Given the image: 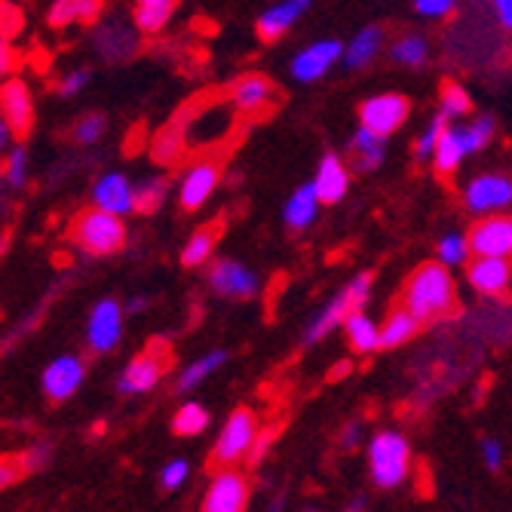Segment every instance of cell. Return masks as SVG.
<instances>
[{
  "label": "cell",
  "mask_w": 512,
  "mask_h": 512,
  "mask_svg": "<svg viewBox=\"0 0 512 512\" xmlns=\"http://www.w3.org/2000/svg\"><path fill=\"white\" fill-rule=\"evenodd\" d=\"M454 279L448 273V264H421L405 283L402 304L421 319V322H436L454 310Z\"/></svg>",
  "instance_id": "obj_1"
},
{
  "label": "cell",
  "mask_w": 512,
  "mask_h": 512,
  "mask_svg": "<svg viewBox=\"0 0 512 512\" xmlns=\"http://www.w3.org/2000/svg\"><path fill=\"white\" fill-rule=\"evenodd\" d=\"M71 240L86 252V255H111L117 249H123L126 243V224L120 221V215L108 212V209H83L74 221H71Z\"/></svg>",
  "instance_id": "obj_2"
},
{
  "label": "cell",
  "mask_w": 512,
  "mask_h": 512,
  "mask_svg": "<svg viewBox=\"0 0 512 512\" xmlns=\"http://www.w3.org/2000/svg\"><path fill=\"white\" fill-rule=\"evenodd\" d=\"M368 467H371V479H375L378 488L393 491L408 479V467H411V445L402 433H378L368 445Z\"/></svg>",
  "instance_id": "obj_3"
},
{
  "label": "cell",
  "mask_w": 512,
  "mask_h": 512,
  "mask_svg": "<svg viewBox=\"0 0 512 512\" xmlns=\"http://www.w3.org/2000/svg\"><path fill=\"white\" fill-rule=\"evenodd\" d=\"M368 295H371V273H359L356 279H350V283L307 322L304 344H316V341H322L329 332H335L338 325L347 322L350 313L362 310V304L368 301Z\"/></svg>",
  "instance_id": "obj_4"
},
{
  "label": "cell",
  "mask_w": 512,
  "mask_h": 512,
  "mask_svg": "<svg viewBox=\"0 0 512 512\" xmlns=\"http://www.w3.org/2000/svg\"><path fill=\"white\" fill-rule=\"evenodd\" d=\"M255 439H258V417H255V411L237 408L234 414L227 417V424H224V430H221V436H218V442L212 448L209 463H212V467H218V470L234 467V463L249 457Z\"/></svg>",
  "instance_id": "obj_5"
},
{
  "label": "cell",
  "mask_w": 512,
  "mask_h": 512,
  "mask_svg": "<svg viewBox=\"0 0 512 512\" xmlns=\"http://www.w3.org/2000/svg\"><path fill=\"white\" fill-rule=\"evenodd\" d=\"M172 365V350L166 341H151V347L145 353H138L135 359H129V365L123 368V375L117 381V390L123 396H138L148 393L160 384L163 371H169Z\"/></svg>",
  "instance_id": "obj_6"
},
{
  "label": "cell",
  "mask_w": 512,
  "mask_h": 512,
  "mask_svg": "<svg viewBox=\"0 0 512 512\" xmlns=\"http://www.w3.org/2000/svg\"><path fill=\"white\" fill-rule=\"evenodd\" d=\"M249 479L234 470V467H227L221 473H215L206 497H203V512H246L249 506Z\"/></svg>",
  "instance_id": "obj_7"
},
{
  "label": "cell",
  "mask_w": 512,
  "mask_h": 512,
  "mask_svg": "<svg viewBox=\"0 0 512 512\" xmlns=\"http://www.w3.org/2000/svg\"><path fill=\"white\" fill-rule=\"evenodd\" d=\"M230 108L243 117H261L276 105V86L261 74H246L230 86Z\"/></svg>",
  "instance_id": "obj_8"
},
{
  "label": "cell",
  "mask_w": 512,
  "mask_h": 512,
  "mask_svg": "<svg viewBox=\"0 0 512 512\" xmlns=\"http://www.w3.org/2000/svg\"><path fill=\"white\" fill-rule=\"evenodd\" d=\"M408 111L411 108H408L405 96H399V92H387V96H375L359 108V123L387 138L390 132H396L408 120Z\"/></svg>",
  "instance_id": "obj_9"
},
{
  "label": "cell",
  "mask_w": 512,
  "mask_h": 512,
  "mask_svg": "<svg viewBox=\"0 0 512 512\" xmlns=\"http://www.w3.org/2000/svg\"><path fill=\"white\" fill-rule=\"evenodd\" d=\"M120 338H123V307L114 298H105L89 316L86 341L96 353H108L120 344Z\"/></svg>",
  "instance_id": "obj_10"
},
{
  "label": "cell",
  "mask_w": 512,
  "mask_h": 512,
  "mask_svg": "<svg viewBox=\"0 0 512 512\" xmlns=\"http://www.w3.org/2000/svg\"><path fill=\"white\" fill-rule=\"evenodd\" d=\"M463 203H467V209L476 215H488V212L509 206L512 203V178H503V175L473 178L467 184V191H463Z\"/></svg>",
  "instance_id": "obj_11"
},
{
  "label": "cell",
  "mask_w": 512,
  "mask_h": 512,
  "mask_svg": "<svg viewBox=\"0 0 512 512\" xmlns=\"http://www.w3.org/2000/svg\"><path fill=\"white\" fill-rule=\"evenodd\" d=\"M83 378H86V365L80 356H59L43 371V393L53 402H65L80 390Z\"/></svg>",
  "instance_id": "obj_12"
},
{
  "label": "cell",
  "mask_w": 512,
  "mask_h": 512,
  "mask_svg": "<svg viewBox=\"0 0 512 512\" xmlns=\"http://www.w3.org/2000/svg\"><path fill=\"white\" fill-rule=\"evenodd\" d=\"M470 249L476 255L509 258L512 255V218L509 215H494V218H482L479 224H473Z\"/></svg>",
  "instance_id": "obj_13"
},
{
  "label": "cell",
  "mask_w": 512,
  "mask_h": 512,
  "mask_svg": "<svg viewBox=\"0 0 512 512\" xmlns=\"http://www.w3.org/2000/svg\"><path fill=\"white\" fill-rule=\"evenodd\" d=\"M209 283H212V289L218 292V295H224V298H252L255 292H258V279H255V273L246 267V264H240V261H230V258H224V261H215V267L209 270Z\"/></svg>",
  "instance_id": "obj_14"
},
{
  "label": "cell",
  "mask_w": 512,
  "mask_h": 512,
  "mask_svg": "<svg viewBox=\"0 0 512 512\" xmlns=\"http://www.w3.org/2000/svg\"><path fill=\"white\" fill-rule=\"evenodd\" d=\"M221 178V160H200L194 163L181 178V209L184 212H194L200 209L209 194L215 191V184Z\"/></svg>",
  "instance_id": "obj_15"
},
{
  "label": "cell",
  "mask_w": 512,
  "mask_h": 512,
  "mask_svg": "<svg viewBox=\"0 0 512 512\" xmlns=\"http://www.w3.org/2000/svg\"><path fill=\"white\" fill-rule=\"evenodd\" d=\"M467 279L479 295H503L512 283V264L494 255H476L467 264Z\"/></svg>",
  "instance_id": "obj_16"
},
{
  "label": "cell",
  "mask_w": 512,
  "mask_h": 512,
  "mask_svg": "<svg viewBox=\"0 0 512 512\" xmlns=\"http://www.w3.org/2000/svg\"><path fill=\"white\" fill-rule=\"evenodd\" d=\"M338 59H344V46L338 40H319V43L307 46V50H301L292 59V77L301 80V83L319 80Z\"/></svg>",
  "instance_id": "obj_17"
},
{
  "label": "cell",
  "mask_w": 512,
  "mask_h": 512,
  "mask_svg": "<svg viewBox=\"0 0 512 512\" xmlns=\"http://www.w3.org/2000/svg\"><path fill=\"white\" fill-rule=\"evenodd\" d=\"M0 102H4V120L13 126V132L19 138H25L34 126V99H31V89L10 77L4 83V92H0Z\"/></svg>",
  "instance_id": "obj_18"
},
{
  "label": "cell",
  "mask_w": 512,
  "mask_h": 512,
  "mask_svg": "<svg viewBox=\"0 0 512 512\" xmlns=\"http://www.w3.org/2000/svg\"><path fill=\"white\" fill-rule=\"evenodd\" d=\"M92 203H96L99 209H108L114 215H129L135 212V188L129 184L126 175L120 172H108L99 178V184L92 188Z\"/></svg>",
  "instance_id": "obj_19"
},
{
  "label": "cell",
  "mask_w": 512,
  "mask_h": 512,
  "mask_svg": "<svg viewBox=\"0 0 512 512\" xmlns=\"http://www.w3.org/2000/svg\"><path fill=\"white\" fill-rule=\"evenodd\" d=\"M310 7V0H279L276 7H270L261 19H258V37L264 43H273L283 37Z\"/></svg>",
  "instance_id": "obj_20"
},
{
  "label": "cell",
  "mask_w": 512,
  "mask_h": 512,
  "mask_svg": "<svg viewBox=\"0 0 512 512\" xmlns=\"http://www.w3.org/2000/svg\"><path fill=\"white\" fill-rule=\"evenodd\" d=\"M313 184H316L322 203H338V200H344V194L350 188V172H347L344 160L338 154H325L319 160V169H316V181Z\"/></svg>",
  "instance_id": "obj_21"
},
{
  "label": "cell",
  "mask_w": 512,
  "mask_h": 512,
  "mask_svg": "<svg viewBox=\"0 0 512 512\" xmlns=\"http://www.w3.org/2000/svg\"><path fill=\"white\" fill-rule=\"evenodd\" d=\"M350 151H353V169L356 172H371V169H378L384 163L387 142H384V135L371 132L368 126H359V132L353 135Z\"/></svg>",
  "instance_id": "obj_22"
},
{
  "label": "cell",
  "mask_w": 512,
  "mask_h": 512,
  "mask_svg": "<svg viewBox=\"0 0 512 512\" xmlns=\"http://www.w3.org/2000/svg\"><path fill=\"white\" fill-rule=\"evenodd\" d=\"M102 13V0H53L50 7V25L53 28H68V25H89L96 22Z\"/></svg>",
  "instance_id": "obj_23"
},
{
  "label": "cell",
  "mask_w": 512,
  "mask_h": 512,
  "mask_svg": "<svg viewBox=\"0 0 512 512\" xmlns=\"http://www.w3.org/2000/svg\"><path fill=\"white\" fill-rule=\"evenodd\" d=\"M417 329H421V319H417L405 304H399L387 313V322L381 329V347L384 350L402 347L405 341H411L417 335Z\"/></svg>",
  "instance_id": "obj_24"
},
{
  "label": "cell",
  "mask_w": 512,
  "mask_h": 512,
  "mask_svg": "<svg viewBox=\"0 0 512 512\" xmlns=\"http://www.w3.org/2000/svg\"><path fill=\"white\" fill-rule=\"evenodd\" d=\"M184 151H188V126H184L181 114L178 120H172L157 138H154V160L163 163V166H175Z\"/></svg>",
  "instance_id": "obj_25"
},
{
  "label": "cell",
  "mask_w": 512,
  "mask_h": 512,
  "mask_svg": "<svg viewBox=\"0 0 512 512\" xmlns=\"http://www.w3.org/2000/svg\"><path fill=\"white\" fill-rule=\"evenodd\" d=\"M381 46H384V31L381 28H365L362 34H356L350 40V46L344 50V65L350 71L368 68L371 62H375V56L381 53Z\"/></svg>",
  "instance_id": "obj_26"
},
{
  "label": "cell",
  "mask_w": 512,
  "mask_h": 512,
  "mask_svg": "<svg viewBox=\"0 0 512 512\" xmlns=\"http://www.w3.org/2000/svg\"><path fill=\"white\" fill-rule=\"evenodd\" d=\"M319 191H316V184H304V188L295 191V197L289 200L286 206V227L295 230V234H301L304 227L313 224L316 212H319Z\"/></svg>",
  "instance_id": "obj_27"
},
{
  "label": "cell",
  "mask_w": 512,
  "mask_h": 512,
  "mask_svg": "<svg viewBox=\"0 0 512 512\" xmlns=\"http://www.w3.org/2000/svg\"><path fill=\"white\" fill-rule=\"evenodd\" d=\"M344 332H347V344L356 353H375V350H381V329L362 310H356V313L347 316Z\"/></svg>",
  "instance_id": "obj_28"
},
{
  "label": "cell",
  "mask_w": 512,
  "mask_h": 512,
  "mask_svg": "<svg viewBox=\"0 0 512 512\" xmlns=\"http://www.w3.org/2000/svg\"><path fill=\"white\" fill-rule=\"evenodd\" d=\"M178 0H135V28L142 34H157L160 28H166V22L172 19Z\"/></svg>",
  "instance_id": "obj_29"
},
{
  "label": "cell",
  "mask_w": 512,
  "mask_h": 512,
  "mask_svg": "<svg viewBox=\"0 0 512 512\" xmlns=\"http://www.w3.org/2000/svg\"><path fill=\"white\" fill-rule=\"evenodd\" d=\"M463 157H467V148H463L460 129L448 126V129L442 132V138H439L436 154H433V169H436V175H439V178H451Z\"/></svg>",
  "instance_id": "obj_30"
},
{
  "label": "cell",
  "mask_w": 512,
  "mask_h": 512,
  "mask_svg": "<svg viewBox=\"0 0 512 512\" xmlns=\"http://www.w3.org/2000/svg\"><path fill=\"white\" fill-rule=\"evenodd\" d=\"M390 59L402 68H421L427 59H430V43L424 34H414V31H405L393 40L390 46Z\"/></svg>",
  "instance_id": "obj_31"
},
{
  "label": "cell",
  "mask_w": 512,
  "mask_h": 512,
  "mask_svg": "<svg viewBox=\"0 0 512 512\" xmlns=\"http://www.w3.org/2000/svg\"><path fill=\"white\" fill-rule=\"evenodd\" d=\"M218 237H221V221L203 224V227L197 230V234L188 240V246H184L181 264H184V267H200V264H206V261L212 258V252H215Z\"/></svg>",
  "instance_id": "obj_32"
},
{
  "label": "cell",
  "mask_w": 512,
  "mask_h": 512,
  "mask_svg": "<svg viewBox=\"0 0 512 512\" xmlns=\"http://www.w3.org/2000/svg\"><path fill=\"white\" fill-rule=\"evenodd\" d=\"M209 421H212V417L200 402H184L172 417V433L191 439V436H200L209 427Z\"/></svg>",
  "instance_id": "obj_33"
},
{
  "label": "cell",
  "mask_w": 512,
  "mask_h": 512,
  "mask_svg": "<svg viewBox=\"0 0 512 512\" xmlns=\"http://www.w3.org/2000/svg\"><path fill=\"white\" fill-rule=\"evenodd\" d=\"M224 362H227V353H224V350H215V353L200 356L188 371H181V378H178V393H191V390H197V387L212 375V371H218Z\"/></svg>",
  "instance_id": "obj_34"
},
{
  "label": "cell",
  "mask_w": 512,
  "mask_h": 512,
  "mask_svg": "<svg viewBox=\"0 0 512 512\" xmlns=\"http://www.w3.org/2000/svg\"><path fill=\"white\" fill-rule=\"evenodd\" d=\"M25 181H28V151L22 145H16L4 163V184L10 191H22Z\"/></svg>",
  "instance_id": "obj_35"
},
{
  "label": "cell",
  "mask_w": 512,
  "mask_h": 512,
  "mask_svg": "<svg viewBox=\"0 0 512 512\" xmlns=\"http://www.w3.org/2000/svg\"><path fill=\"white\" fill-rule=\"evenodd\" d=\"M160 200H166V178H148L135 188V209L138 212H157Z\"/></svg>",
  "instance_id": "obj_36"
},
{
  "label": "cell",
  "mask_w": 512,
  "mask_h": 512,
  "mask_svg": "<svg viewBox=\"0 0 512 512\" xmlns=\"http://www.w3.org/2000/svg\"><path fill=\"white\" fill-rule=\"evenodd\" d=\"M448 114L445 111H439V117H433V123H430V129L421 135V138H417V142H414V157L417 160H430L433 154H436V145H439V138H442V132L448 129Z\"/></svg>",
  "instance_id": "obj_37"
},
{
  "label": "cell",
  "mask_w": 512,
  "mask_h": 512,
  "mask_svg": "<svg viewBox=\"0 0 512 512\" xmlns=\"http://www.w3.org/2000/svg\"><path fill=\"white\" fill-rule=\"evenodd\" d=\"M494 135V120L491 117H476L470 126L460 129V138H463V148H467V154L473 151H482Z\"/></svg>",
  "instance_id": "obj_38"
},
{
  "label": "cell",
  "mask_w": 512,
  "mask_h": 512,
  "mask_svg": "<svg viewBox=\"0 0 512 512\" xmlns=\"http://www.w3.org/2000/svg\"><path fill=\"white\" fill-rule=\"evenodd\" d=\"M105 129H108L105 114H86V117H80L77 126L71 129V138H74L77 145H96L99 138L105 135Z\"/></svg>",
  "instance_id": "obj_39"
},
{
  "label": "cell",
  "mask_w": 512,
  "mask_h": 512,
  "mask_svg": "<svg viewBox=\"0 0 512 512\" xmlns=\"http://www.w3.org/2000/svg\"><path fill=\"white\" fill-rule=\"evenodd\" d=\"M442 111L448 117H467L473 111V102L467 96V89H460V83H442Z\"/></svg>",
  "instance_id": "obj_40"
},
{
  "label": "cell",
  "mask_w": 512,
  "mask_h": 512,
  "mask_svg": "<svg viewBox=\"0 0 512 512\" xmlns=\"http://www.w3.org/2000/svg\"><path fill=\"white\" fill-rule=\"evenodd\" d=\"M470 252H473V249H470V237H460V234H448V237H442V240H439V246H436L439 261H442V264H448V267L463 264V261H467V255H470Z\"/></svg>",
  "instance_id": "obj_41"
},
{
  "label": "cell",
  "mask_w": 512,
  "mask_h": 512,
  "mask_svg": "<svg viewBox=\"0 0 512 512\" xmlns=\"http://www.w3.org/2000/svg\"><path fill=\"white\" fill-rule=\"evenodd\" d=\"M188 473H191V467H188V460H169L166 467L160 470V485L166 488V491H175V488H181L184 482H188Z\"/></svg>",
  "instance_id": "obj_42"
},
{
  "label": "cell",
  "mask_w": 512,
  "mask_h": 512,
  "mask_svg": "<svg viewBox=\"0 0 512 512\" xmlns=\"http://www.w3.org/2000/svg\"><path fill=\"white\" fill-rule=\"evenodd\" d=\"M457 7V0H414V10L427 19H445Z\"/></svg>",
  "instance_id": "obj_43"
},
{
  "label": "cell",
  "mask_w": 512,
  "mask_h": 512,
  "mask_svg": "<svg viewBox=\"0 0 512 512\" xmlns=\"http://www.w3.org/2000/svg\"><path fill=\"white\" fill-rule=\"evenodd\" d=\"M89 83V71L86 68H77V71H71L62 83H59V96H77V92L83 89Z\"/></svg>",
  "instance_id": "obj_44"
},
{
  "label": "cell",
  "mask_w": 512,
  "mask_h": 512,
  "mask_svg": "<svg viewBox=\"0 0 512 512\" xmlns=\"http://www.w3.org/2000/svg\"><path fill=\"white\" fill-rule=\"evenodd\" d=\"M50 460V451H46L43 445H37V448H31V451H25L22 457H19V467L25 470V473H37V470H43V463Z\"/></svg>",
  "instance_id": "obj_45"
},
{
  "label": "cell",
  "mask_w": 512,
  "mask_h": 512,
  "mask_svg": "<svg viewBox=\"0 0 512 512\" xmlns=\"http://www.w3.org/2000/svg\"><path fill=\"white\" fill-rule=\"evenodd\" d=\"M482 460H485V467H488V470H500V467H503V448H500V442L485 439V442H482Z\"/></svg>",
  "instance_id": "obj_46"
},
{
  "label": "cell",
  "mask_w": 512,
  "mask_h": 512,
  "mask_svg": "<svg viewBox=\"0 0 512 512\" xmlns=\"http://www.w3.org/2000/svg\"><path fill=\"white\" fill-rule=\"evenodd\" d=\"M359 439H362V424H347L344 430H341V436H338V445L344 448V451H353L356 445H359Z\"/></svg>",
  "instance_id": "obj_47"
},
{
  "label": "cell",
  "mask_w": 512,
  "mask_h": 512,
  "mask_svg": "<svg viewBox=\"0 0 512 512\" xmlns=\"http://www.w3.org/2000/svg\"><path fill=\"white\" fill-rule=\"evenodd\" d=\"M16 25H22V16L13 4H4V40L16 34Z\"/></svg>",
  "instance_id": "obj_48"
},
{
  "label": "cell",
  "mask_w": 512,
  "mask_h": 512,
  "mask_svg": "<svg viewBox=\"0 0 512 512\" xmlns=\"http://www.w3.org/2000/svg\"><path fill=\"white\" fill-rule=\"evenodd\" d=\"M494 10H497L500 25L512 31V0H494Z\"/></svg>",
  "instance_id": "obj_49"
},
{
  "label": "cell",
  "mask_w": 512,
  "mask_h": 512,
  "mask_svg": "<svg viewBox=\"0 0 512 512\" xmlns=\"http://www.w3.org/2000/svg\"><path fill=\"white\" fill-rule=\"evenodd\" d=\"M13 65H16V50L10 46V40H4V62H0L4 77H13Z\"/></svg>",
  "instance_id": "obj_50"
},
{
  "label": "cell",
  "mask_w": 512,
  "mask_h": 512,
  "mask_svg": "<svg viewBox=\"0 0 512 512\" xmlns=\"http://www.w3.org/2000/svg\"><path fill=\"white\" fill-rule=\"evenodd\" d=\"M267 445H270V436H258V439H255V445H252V451H249V457H246V460H249V463H258V460H261V457H264V454H267Z\"/></svg>",
  "instance_id": "obj_51"
},
{
  "label": "cell",
  "mask_w": 512,
  "mask_h": 512,
  "mask_svg": "<svg viewBox=\"0 0 512 512\" xmlns=\"http://www.w3.org/2000/svg\"><path fill=\"white\" fill-rule=\"evenodd\" d=\"M347 371H350V362H341V365H335V368H332V381L344 378V375H347Z\"/></svg>",
  "instance_id": "obj_52"
},
{
  "label": "cell",
  "mask_w": 512,
  "mask_h": 512,
  "mask_svg": "<svg viewBox=\"0 0 512 512\" xmlns=\"http://www.w3.org/2000/svg\"><path fill=\"white\" fill-rule=\"evenodd\" d=\"M145 307H148V301H145V298H135V301H129V304H126V310H129V313H138V310H145Z\"/></svg>",
  "instance_id": "obj_53"
},
{
  "label": "cell",
  "mask_w": 512,
  "mask_h": 512,
  "mask_svg": "<svg viewBox=\"0 0 512 512\" xmlns=\"http://www.w3.org/2000/svg\"><path fill=\"white\" fill-rule=\"evenodd\" d=\"M344 512H365V500H362V497H356V500H350V506H347Z\"/></svg>",
  "instance_id": "obj_54"
},
{
  "label": "cell",
  "mask_w": 512,
  "mask_h": 512,
  "mask_svg": "<svg viewBox=\"0 0 512 512\" xmlns=\"http://www.w3.org/2000/svg\"><path fill=\"white\" fill-rule=\"evenodd\" d=\"M267 512H283V497H276V500L267 506Z\"/></svg>",
  "instance_id": "obj_55"
},
{
  "label": "cell",
  "mask_w": 512,
  "mask_h": 512,
  "mask_svg": "<svg viewBox=\"0 0 512 512\" xmlns=\"http://www.w3.org/2000/svg\"><path fill=\"white\" fill-rule=\"evenodd\" d=\"M301 512H313V509H301Z\"/></svg>",
  "instance_id": "obj_56"
}]
</instances>
